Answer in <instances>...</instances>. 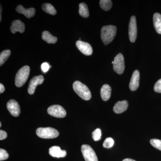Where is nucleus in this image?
<instances>
[{
  "label": "nucleus",
  "mask_w": 161,
  "mask_h": 161,
  "mask_svg": "<svg viewBox=\"0 0 161 161\" xmlns=\"http://www.w3.org/2000/svg\"><path fill=\"white\" fill-rule=\"evenodd\" d=\"M153 25L156 31L158 33L161 34V15L156 13L153 16Z\"/></svg>",
  "instance_id": "18"
},
{
  "label": "nucleus",
  "mask_w": 161,
  "mask_h": 161,
  "mask_svg": "<svg viewBox=\"0 0 161 161\" xmlns=\"http://www.w3.org/2000/svg\"><path fill=\"white\" fill-rule=\"evenodd\" d=\"M150 144L153 147L161 151V140L157 139H153L150 140Z\"/></svg>",
  "instance_id": "25"
},
{
  "label": "nucleus",
  "mask_w": 161,
  "mask_h": 161,
  "mask_svg": "<svg viewBox=\"0 0 161 161\" xmlns=\"http://www.w3.org/2000/svg\"><path fill=\"white\" fill-rule=\"evenodd\" d=\"M41 68L42 71L45 73L48 71L51 66H50L49 64L47 63V62H44L41 64Z\"/></svg>",
  "instance_id": "29"
},
{
  "label": "nucleus",
  "mask_w": 161,
  "mask_h": 161,
  "mask_svg": "<svg viewBox=\"0 0 161 161\" xmlns=\"http://www.w3.org/2000/svg\"><path fill=\"white\" fill-rule=\"evenodd\" d=\"M112 64H113V69L117 74L122 75L124 73L125 69V60L123 55L121 53L116 55Z\"/></svg>",
  "instance_id": "5"
},
{
  "label": "nucleus",
  "mask_w": 161,
  "mask_h": 161,
  "mask_svg": "<svg viewBox=\"0 0 161 161\" xmlns=\"http://www.w3.org/2000/svg\"><path fill=\"white\" fill-rule=\"evenodd\" d=\"M2 10H3V9H2V6H1V15H0V22H1L2 21Z\"/></svg>",
  "instance_id": "33"
},
{
  "label": "nucleus",
  "mask_w": 161,
  "mask_h": 161,
  "mask_svg": "<svg viewBox=\"0 0 161 161\" xmlns=\"http://www.w3.org/2000/svg\"><path fill=\"white\" fill-rule=\"evenodd\" d=\"M140 73L137 70H136L132 74L130 85V89L132 91H135L137 89L139 86Z\"/></svg>",
  "instance_id": "12"
},
{
  "label": "nucleus",
  "mask_w": 161,
  "mask_h": 161,
  "mask_svg": "<svg viewBox=\"0 0 161 161\" xmlns=\"http://www.w3.org/2000/svg\"><path fill=\"white\" fill-rule=\"evenodd\" d=\"M7 108L9 113L14 117H18L20 113L19 105L16 101L11 99L7 103Z\"/></svg>",
  "instance_id": "10"
},
{
  "label": "nucleus",
  "mask_w": 161,
  "mask_h": 161,
  "mask_svg": "<svg viewBox=\"0 0 161 161\" xmlns=\"http://www.w3.org/2000/svg\"><path fill=\"white\" fill-rule=\"evenodd\" d=\"M114 144V141L111 137H108L106 139L103 143L104 148H111L113 147Z\"/></svg>",
  "instance_id": "24"
},
{
  "label": "nucleus",
  "mask_w": 161,
  "mask_h": 161,
  "mask_svg": "<svg viewBox=\"0 0 161 161\" xmlns=\"http://www.w3.org/2000/svg\"><path fill=\"white\" fill-rule=\"evenodd\" d=\"M137 26L135 16H132L129 24V35L130 42L134 43L137 36Z\"/></svg>",
  "instance_id": "8"
},
{
  "label": "nucleus",
  "mask_w": 161,
  "mask_h": 161,
  "mask_svg": "<svg viewBox=\"0 0 161 161\" xmlns=\"http://www.w3.org/2000/svg\"><path fill=\"white\" fill-rule=\"evenodd\" d=\"M43 10L47 13L51 15H55L57 14V11L54 6L49 3H45L42 6Z\"/></svg>",
  "instance_id": "21"
},
{
  "label": "nucleus",
  "mask_w": 161,
  "mask_h": 161,
  "mask_svg": "<svg viewBox=\"0 0 161 161\" xmlns=\"http://www.w3.org/2000/svg\"><path fill=\"white\" fill-rule=\"evenodd\" d=\"M44 78L42 75L35 76L32 78L30 81L28 88V93L33 95L35 93V90L39 85L42 84L44 81Z\"/></svg>",
  "instance_id": "9"
},
{
  "label": "nucleus",
  "mask_w": 161,
  "mask_h": 161,
  "mask_svg": "<svg viewBox=\"0 0 161 161\" xmlns=\"http://www.w3.org/2000/svg\"><path fill=\"white\" fill-rule=\"evenodd\" d=\"M128 108V103L127 101H121L115 104L113 108V111L115 113L120 114L125 111Z\"/></svg>",
  "instance_id": "16"
},
{
  "label": "nucleus",
  "mask_w": 161,
  "mask_h": 161,
  "mask_svg": "<svg viewBox=\"0 0 161 161\" xmlns=\"http://www.w3.org/2000/svg\"><path fill=\"white\" fill-rule=\"evenodd\" d=\"M123 161H136L131 158H126L124 159Z\"/></svg>",
  "instance_id": "32"
},
{
  "label": "nucleus",
  "mask_w": 161,
  "mask_h": 161,
  "mask_svg": "<svg viewBox=\"0 0 161 161\" xmlns=\"http://www.w3.org/2000/svg\"><path fill=\"white\" fill-rule=\"evenodd\" d=\"M0 127H2V123H1V122L0 123Z\"/></svg>",
  "instance_id": "34"
},
{
  "label": "nucleus",
  "mask_w": 161,
  "mask_h": 161,
  "mask_svg": "<svg viewBox=\"0 0 161 161\" xmlns=\"http://www.w3.org/2000/svg\"><path fill=\"white\" fill-rule=\"evenodd\" d=\"M117 32V28L115 26L108 25L104 26L101 31V37L105 45H108L114 40Z\"/></svg>",
  "instance_id": "1"
},
{
  "label": "nucleus",
  "mask_w": 161,
  "mask_h": 161,
  "mask_svg": "<svg viewBox=\"0 0 161 161\" xmlns=\"http://www.w3.org/2000/svg\"><path fill=\"white\" fill-rule=\"evenodd\" d=\"M7 134L6 132L3 130H0V140H3L7 137Z\"/></svg>",
  "instance_id": "30"
},
{
  "label": "nucleus",
  "mask_w": 161,
  "mask_h": 161,
  "mask_svg": "<svg viewBox=\"0 0 161 161\" xmlns=\"http://www.w3.org/2000/svg\"><path fill=\"white\" fill-rule=\"evenodd\" d=\"M42 38L43 40L48 43H55L58 41V39L56 37L52 36L50 33L47 31L43 32Z\"/></svg>",
  "instance_id": "19"
},
{
  "label": "nucleus",
  "mask_w": 161,
  "mask_h": 161,
  "mask_svg": "<svg viewBox=\"0 0 161 161\" xmlns=\"http://www.w3.org/2000/svg\"><path fill=\"white\" fill-rule=\"evenodd\" d=\"M30 72V68L28 65L23 66L20 69L16 75L15 83L18 87L23 86L28 79Z\"/></svg>",
  "instance_id": "3"
},
{
  "label": "nucleus",
  "mask_w": 161,
  "mask_h": 161,
  "mask_svg": "<svg viewBox=\"0 0 161 161\" xmlns=\"http://www.w3.org/2000/svg\"><path fill=\"white\" fill-rule=\"evenodd\" d=\"M25 24L20 20H15L12 23L10 31L12 33H15L17 32L22 33L25 31Z\"/></svg>",
  "instance_id": "13"
},
{
  "label": "nucleus",
  "mask_w": 161,
  "mask_h": 161,
  "mask_svg": "<svg viewBox=\"0 0 161 161\" xmlns=\"http://www.w3.org/2000/svg\"><path fill=\"white\" fill-rule=\"evenodd\" d=\"M81 151L86 161H98L95 151L89 145H82Z\"/></svg>",
  "instance_id": "6"
},
{
  "label": "nucleus",
  "mask_w": 161,
  "mask_h": 161,
  "mask_svg": "<svg viewBox=\"0 0 161 161\" xmlns=\"http://www.w3.org/2000/svg\"><path fill=\"white\" fill-rule=\"evenodd\" d=\"M154 90L155 92L161 93V78L154 85Z\"/></svg>",
  "instance_id": "28"
},
{
  "label": "nucleus",
  "mask_w": 161,
  "mask_h": 161,
  "mask_svg": "<svg viewBox=\"0 0 161 161\" xmlns=\"http://www.w3.org/2000/svg\"><path fill=\"white\" fill-rule=\"evenodd\" d=\"M9 154L6 150L3 149H0V161L5 160L9 158Z\"/></svg>",
  "instance_id": "27"
},
{
  "label": "nucleus",
  "mask_w": 161,
  "mask_h": 161,
  "mask_svg": "<svg viewBox=\"0 0 161 161\" xmlns=\"http://www.w3.org/2000/svg\"><path fill=\"white\" fill-rule=\"evenodd\" d=\"M5 87L3 86V84H0V93L2 94V93H3V92H4V91H5Z\"/></svg>",
  "instance_id": "31"
},
{
  "label": "nucleus",
  "mask_w": 161,
  "mask_h": 161,
  "mask_svg": "<svg viewBox=\"0 0 161 161\" xmlns=\"http://www.w3.org/2000/svg\"><path fill=\"white\" fill-rule=\"evenodd\" d=\"M16 10L18 13L24 14L28 19H30V18L33 17L36 13V9L34 8H31L25 9L21 5H19L17 7Z\"/></svg>",
  "instance_id": "15"
},
{
  "label": "nucleus",
  "mask_w": 161,
  "mask_h": 161,
  "mask_svg": "<svg viewBox=\"0 0 161 161\" xmlns=\"http://www.w3.org/2000/svg\"><path fill=\"white\" fill-rule=\"evenodd\" d=\"M50 155L53 157L64 158L67 155L66 151L64 150H61L60 148L58 146H54L51 147L49 150Z\"/></svg>",
  "instance_id": "14"
},
{
  "label": "nucleus",
  "mask_w": 161,
  "mask_h": 161,
  "mask_svg": "<svg viewBox=\"0 0 161 161\" xmlns=\"http://www.w3.org/2000/svg\"><path fill=\"white\" fill-rule=\"evenodd\" d=\"M36 133L39 137L43 139L55 138L59 135L58 130L51 127L38 128Z\"/></svg>",
  "instance_id": "4"
},
{
  "label": "nucleus",
  "mask_w": 161,
  "mask_h": 161,
  "mask_svg": "<svg viewBox=\"0 0 161 161\" xmlns=\"http://www.w3.org/2000/svg\"><path fill=\"white\" fill-rule=\"evenodd\" d=\"M76 46L78 49L83 54L86 56H90L93 53L92 47L89 43L84 41L78 40L76 42Z\"/></svg>",
  "instance_id": "11"
},
{
  "label": "nucleus",
  "mask_w": 161,
  "mask_h": 161,
  "mask_svg": "<svg viewBox=\"0 0 161 161\" xmlns=\"http://www.w3.org/2000/svg\"><path fill=\"white\" fill-rule=\"evenodd\" d=\"M99 4L101 8L105 11L110 10L112 6V1L111 0H101Z\"/></svg>",
  "instance_id": "22"
},
{
  "label": "nucleus",
  "mask_w": 161,
  "mask_h": 161,
  "mask_svg": "<svg viewBox=\"0 0 161 161\" xmlns=\"http://www.w3.org/2000/svg\"><path fill=\"white\" fill-rule=\"evenodd\" d=\"M79 14L80 16L86 18L89 16L88 8L86 4L84 3H81L79 4Z\"/></svg>",
  "instance_id": "20"
},
{
  "label": "nucleus",
  "mask_w": 161,
  "mask_h": 161,
  "mask_svg": "<svg viewBox=\"0 0 161 161\" xmlns=\"http://www.w3.org/2000/svg\"><path fill=\"white\" fill-rule=\"evenodd\" d=\"M112 89L111 86L108 84H105L103 86L101 89L100 94L103 100L106 101L109 100L111 97Z\"/></svg>",
  "instance_id": "17"
},
{
  "label": "nucleus",
  "mask_w": 161,
  "mask_h": 161,
  "mask_svg": "<svg viewBox=\"0 0 161 161\" xmlns=\"http://www.w3.org/2000/svg\"><path fill=\"white\" fill-rule=\"evenodd\" d=\"M48 114L53 117L62 118L65 117L66 112L63 107L59 105L51 106L47 109Z\"/></svg>",
  "instance_id": "7"
},
{
  "label": "nucleus",
  "mask_w": 161,
  "mask_h": 161,
  "mask_svg": "<svg viewBox=\"0 0 161 161\" xmlns=\"http://www.w3.org/2000/svg\"><path fill=\"white\" fill-rule=\"evenodd\" d=\"M102 133L100 129H97L92 132V137L95 141L100 140L101 138Z\"/></svg>",
  "instance_id": "26"
},
{
  "label": "nucleus",
  "mask_w": 161,
  "mask_h": 161,
  "mask_svg": "<svg viewBox=\"0 0 161 161\" xmlns=\"http://www.w3.org/2000/svg\"><path fill=\"white\" fill-rule=\"evenodd\" d=\"M74 91L82 99L89 100L92 98V94L88 87L80 81L76 80L73 83Z\"/></svg>",
  "instance_id": "2"
},
{
  "label": "nucleus",
  "mask_w": 161,
  "mask_h": 161,
  "mask_svg": "<svg viewBox=\"0 0 161 161\" xmlns=\"http://www.w3.org/2000/svg\"><path fill=\"white\" fill-rule=\"evenodd\" d=\"M11 54V51L9 50H6L3 51L0 54V65L3 64L7 60Z\"/></svg>",
  "instance_id": "23"
}]
</instances>
